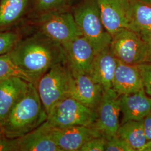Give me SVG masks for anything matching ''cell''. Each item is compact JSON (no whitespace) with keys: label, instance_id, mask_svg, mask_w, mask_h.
<instances>
[{"label":"cell","instance_id":"1","mask_svg":"<svg viewBox=\"0 0 151 151\" xmlns=\"http://www.w3.org/2000/svg\"><path fill=\"white\" fill-rule=\"evenodd\" d=\"M8 54L36 86L51 67L67 62L63 45L40 31L20 39Z\"/></svg>","mask_w":151,"mask_h":151},{"label":"cell","instance_id":"2","mask_svg":"<svg viewBox=\"0 0 151 151\" xmlns=\"http://www.w3.org/2000/svg\"><path fill=\"white\" fill-rule=\"evenodd\" d=\"M37 86L29 82L27 90L16 103L0 127L3 135L15 139L35 129L47 120Z\"/></svg>","mask_w":151,"mask_h":151},{"label":"cell","instance_id":"3","mask_svg":"<svg viewBox=\"0 0 151 151\" xmlns=\"http://www.w3.org/2000/svg\"><path fill=\"white\" fill-rule=\"evenodd\" d=\"M74 83L67 62L54 65L40 78L37 87L47 115L57 103L72 96Z\"/></svg>","mask_w":151,"mask_h":151},{"label":"cell","instance_id":"4","mask_svg":"<svg viewBox=\"0 0 151 151\" xmlns=\"http://www.w3.org/2000/svg\"><path fill=\"white\" fill-rule=\"evenodd\" d=\"M73 15L95 53L110 46L112 37L103 25L96 0H81L75 7Z\"/></svg>","mask_w":151,"mask_h":151},{"label":"cell","instance_id":"5","mask_svg":"<svg viewBox=\"0 0 151 151\" xmlns=\"http://www.w3.org/2000/svg\"><path fill=\"white\" fill-rule=\"evenodd\" d=\"M97 114L75 98L68 97L57 103L48 114L47 121L54 128L75 126L92 127Z\"/></svg>","mask_w":151,"mask_h":151},{"label":"cell","instance_id":"6","mask_svg":"<svg viewBox=\"0 0 151 151\" xmlns=\"http://www.w3.org/2000/svg\"><path fill=\"white\" fill-rule=\"evenodd\" d=\"M110 48L116 58L125 64L137 65L147 62L146 43L138 34L128 29H123L114 35Z\"/></svg>","mask_w":151,"mask_h":151},{"label":"cell","instance_id":"7","mask_svg":"<svg viewBox=\"0 0 151 151\" xmlns=\"http://www.w3.org/2000/svg\"><path fill=\"white\" fill-rule=\"evenodd\" d=\"M40 32L62 45L83 36L73 14L57 11L42 15Z\"/></svg>","mask_w":151,"mask_h":151},{"label":"cell","instance_id":"8","mask_svg":"<svg viewBox=\"0 0 151 151\" xmlns=\"http://www.w3.org/2000/svg\"><path fill=\"white\" fill-rule=\"evenodd\" d=\"M120 96L113 88L105 90L96 110L97 118L92 127L106 140L117 134L120 125Z\"/></svg>","mask_w":151,"mask_h":151},{"label":"cell","instance_id":"9","mask_svg":"<svg viewBox=\"0 0 151 151\" xmlns=\"http://www.w3.org/2000/svg\"><path fill=\"white\" fill-rule=\"evenodd\" d=\"M103 25L110 35L128 29L129 0H96Z\"/></svg>","mask_w":151,"mask_h":151},{"label":"cell","instance_id":"10","mask_svg":"<svg viewBox=\"0 0 151 151\" xmlns=\"http://www.w3.org/2000/svg\"><path fill=\"white\" fill-rule=\"evenodd\" d=\"M62 45L73 75L88 74L95 52L86 38L81 36Z\"/></svg>","mask_w":151,"mask_h":151},{"label":"cell","instance_id":"11","mask_svg":"<svg viewBox=\"0 0 151 151\" xmlns=\"http://www.w3.org/2000/svg\"><path fill=\"white\" fill-rule=\"evenodd\" d=\"M52 135L62 151H78L87 141L102 135L93 127L75 126L64 128L53 127Z\"/></svg>","mask_w":151,"mask_h":151},{"label":"cell","instance_id":"12","mask_svg":"<svg viewBox=\"0 0 151 151\" xmlns=\"http://www.w3.org/2000/svg\"><path fill=\"white\" fill-rule=\"evenodd\" d=\"M52 129L46 120L35 129L15 138L17 151H62L54 140Z\"/></svg>","mask_w":151,"mask_h":151},{"label":"cell","instance_id":"13","mask_svg":"<svg viewBox=\"0 0 151 151\" xmlns=\"http://www.w3.org/2000/svg\"><path fill=\"white\" fill-rule=\"evenodd\" d=\"M118 63L109 46L95 53L88 75L104 90L111 88Z\"/></svg>","mask_w":151,"mask_h":151},{"label":"cell","instance_id":"14","mask_svg":"<svg viewBox=\"0 0 151 151\" xmlns=\"http://www.w3.org/2000/svg\"><path fill=\"white\" fill-rule=\"evenodd\" d=\"M120 124L129 120L142 121L151 113V97L145 90L120 96Z\"/></svg>","mask_w":151,"mask_h":151},{"label":"cell","instance_id":"15","mask_svg":"<svg viewBox=\"0 0 151 151\" xmlns=\"http://www.w3.org/2000/svg\"><path fill=\"white\" fill-rule=\"evenodd\" d=\"M73 75L75 83L71 97L96 111L105 90L88 74Z\"/></svg>","mask_w":151,"mask_h":151},{"label":"cell","instance_id":"16","mask_svg":"<svg viewBox=\"0 0 151 151\" xmlns=\"http://www.w3.org/2000/svg\"><path fill=\"white\" fill-rule=\"evenodd\" d=\"M29 82L19 77L0 81V126L27 90Z\"/></svg>","mask_w":151,"mask_h":151},{"label":"cell","instance_id":"17","mask_svg":"<svg viewBox=\"0 0 151 151\" xmlns=\"http://www.w3.org/2000/svg\"><path fill=\"white\" fill-rule=\"evenodd\" d=\"M113 88L120 95L144 90L143 83L137 65H127L118 60L114 77Z\"/></svg>","mask_w":151,"mask_h":151},{"label":"cell","instance_id":"18","mask_svg":"<svg viewBox=\"0 0 151 151\" xmlns=\"http://www.w3.org/2000/svg\"><path fill=\"white\" fill-rule=\"evenodd\" d=\"M128 29L140 37L151 34V4L140 0H129Z\"/></svg>","mask_w":151,"mask_h":151},{"label":"cell","instance_id":"19","mask_svg":"<svg viewBox=\"0 0 151 151\" xmlns=\"http://www.w3.org/2000/svg\"><path fill=\"white\" fill-rule=\"evenodd\" d=\"M117 135L125 140L134 151H140L148 142L142 120H129L120 124Z\"/></svg>","mask_w":151,"mask_h":151},{"label":"cell","instance_id":"20","mask_svg":"<svg viewBox=\"0 0 151 151\" xmlns=\"http://www.w3.org/2000/svg\"><path fill=\"white\" fill-rule=\"evenodd\" d=\"M29 0H1L0 2V28L16 22L25 10Z\"/></svg>","mask_w":151,"mask_h":151},{"label":"cell","instance_id":"21","mask_svg":"<svg viewBox=\"0 0 151 151\" xmlns=\"http://www.w3.org/2000/svg\"><path fill=\"white\" fill-rule=\"evenodd\" d=\"M12 77H19L32 82V79L15 64L8 53L0 55V81Z\"/></svg>","mask_w":151,"mask_h":151},{"label":"cell","instance_id":"22","mask_svg":"<svg viewBox=\"0 0 151 151\" xmlns=\"http://www.w3.org/2000/svg\"><path fill=\"white\" fill-rule=\"evenodd\" d=\"M81 0H36L35 8L42 15L57 11H67L66 9Z\"/></svg>","mask_w":151,"mask_h":151},{"label":"cell","instance_id":"23","mask_svg":"<svg viewBox=\"0 0 151 151\" xmlns=\"http://www.w3.org/2000/svg\"><path fill=\"white\" fill-rule=\"evenodd\" d=\"M20 39L16 32H0V55L8 53Z\"/></svg>","mask_w":151,"mask_h":151},{"label":"cell","instance_id":"24","mask_svg":"<svg viewBox=\"0 0 151 151\" xmlns=\"http://www.w3.org/2000/svg\"><path fill=\"white\" fill-rule=\"evenodd\" d=\"M105 151H134V150L125 140L116 134L106 140Z\"/></svg>","mask_w":151,"mask_h":151},{"label":"cell","instance_id":"25","mask_svg":"<svg viewBox=\"0 0 151 151\" xmlns=\"http://www.w3.org/2000/svg\"><path fill=\"white\" fill-rule=\"evenodd\" d=\"M146 93L151 97V63L145 62L137 65Z\"/></svg>","mask_w":151,"mask_h":151},{"label":"cell","instance_id":"26","mask_svg":"<svg viewBox=\"0 0 151 151\" xmlns=\"http://www.w3.org/2000/svg\"><path fill=\"white\" fill-rule=\"evenodd\" d=\"M106 139L103 137L93 138L82 146L80 151H104Z\"/></svg>","mask_w":151,"mask_h":151},{"label":"cell","instance_id":"27","mask_svg":"<svg viewBox=\"0 0 151 151\" xmlns=\"http://www.w3.org/2000/svg\"><path fill=\"white\" fill-rule=\"evenodd\" d=\"M0 151H17L16 139L0 135Z\"/></svg>","mask_w":151,"mask_h":151},{"label":"cell","instance_id":"28","mask_svg":"<svg viewBox=\"0 0 151 151\" xmlns=\"http://www.w3.org/2000/svg\"><path fill=\"white\" fill-rule=\"evenodd\" d=\"M143 125L145 133L146 134L147 140H151V113L147 115L146 117L143 119Z\"/></svg>","mask_w":151,"mask_h":151},{"label":"cell","instance_id":"29","mask_svg":"<svg viewBox=\"0 0 151 151\" xmlns=\"http://www.w3.org/2000/svg\"><path fill=\"white\" fill-rule=\"evenodd\" d=\"M146 43L147 49V62L151 63V34L141 37Z\"/></svg>","mask_w":151,"mask_h":151},{"label":"cell","instance_id":"30","mask_svg":"<svg viewBox=\"0 0 151 151\" xmlns=\"http://www.w3.org/2000/svg\"><path fill=\"white\" fill-rule=\"evenodd\" d=\"M140 151H151V140L147 142L145 145L140 149Z\"/></svg>","mask_w":151,"mask_h":151},{"label":"cell","instance_id":"31","mask_svg":"<svg viewBox=\"0 0 151 151\" xmlns=\"http://www.w3.org/2000/svg\"><path fill=\"white\" fill-rule=\"evenodd\" d=\"M140 1H143V2H145L146 4H151V0H140Z\"/></svg>","mask_w":151,"mask_h":151},{"label":"cell","instance_id":"32","mask_svg":"<svg viewBox=\"0 0 151 151\" xmlns=\"http://www.w3.org/2000/svg\"><path fill=\"white\" fill-rule=\"evenodd\" d=\"M3 135L2 134V130L1 129V127H0V135Z\"/></svg>","mask_w":151,"mask_h":151}]
</instances>
